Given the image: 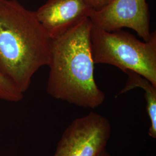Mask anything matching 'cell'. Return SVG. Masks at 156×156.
Here are the masks:
<instances>
[{"label": "cell", "instance_id": "1", "mask_svg": "<svg viewBox=\"0 0 156 156\" xmlns=\"http://www.w3.org/2000/svg\"><path fill=\"white\" fill-rule=\"evenodd\" d=\"M84 17L66 33L51 38L46 91L53 98L84 108L101 105L105 95L95 83L90 33Z\"/></svg>", "mask_w": 156, "mask_h": 156}, {"label": "cell", "instance_id": "2", "mask_svg": "<svg viewBox=\"0 0 156 156\" xmlns=\"http://www.w3.org/2000/svg\"><path fill=\"white\" fill-rule=\"evenodd\" d=\"M50 42L35 11L16 0H0V71L23 93L34 75L48 66Z\"/></svg>", "mask_w": 156, "mask_h": 156}, {"label": "cell", "instance_id": "3", "mask_svg": "<svg viewBox=\"0 0 156 156\" xmlns=\"http://www.w3.org/2000/svg\"><path fill=\"white\" fill-rule=\"evenodd\" d=\"M91 47L95 64H106L138 73L156 86V32L147 42L122 29L107 31L92 26Z\"/></svg>", "mask_w": 156, "mask_h": 156}, {"label": "cell", "instance_id": "4", "mask_svg": "<svg viewBox=\"0 0 156 156\" xmlns=\"http://www.w3.org/2000/svg\"><path fill=\"white\" fill-rule=\"evenodd\" d=\"M111 134L109 119L91 112L74 119L67 127L53 156H97L106 149Z\"/></svg>", "mask_w": 156, "mask_h": 156}, {"label": "cell", "instance_id": "5", "mask_svg": "<svg viewBox=\"0 0 156 156\" xmlns=\"http://www.w3.org/2000/svg\"><path fill=\"white\" fill-rule=\"evenodd\" d=\"M92 26L107 31L131 28L144 40L151 38L149 8L146 0H113L98 11H91Z\"/></svg>", "mask_w": 156, "mask_h": 156}, {"label": "cell", "instance_id": "6", "mask_svg": "<svg viewBox=\"0 0 156 156\" xmlns=\"http://www.w3.org/2000/svg\"><path fill=\"white\" fill-rule=\"evenodd\" d=\"M91 11L84 0H48L35 13L52 38L66 33L84 17H89Z\"/></svg>", "mask_w": 156, "mask_h": 156}, {"label": "cell", "instance_id": "7", "mask_svg": "<svg viewBox=\"0 0 156 156\" xmlns=\"http://www.w3.org/2000/svg\"><path fill=\"white\" fill-rule=\"evenodd\" d=\"M128 76L125 86L117 95L126 93L135 88L140 87L145 91L146 111L151 120L148 134L152 138H156V86L139 73L127 70L124 72Z\"/></svg>", "mask_w": 156, "mask_h": 156}, {"label": "cell", "instance_id": "8", "mask_svg": "<svg viewBox=\"0 0 156 156\" xmlns=\"http://www.w3.org/2000/svg\"><path fill=\"white\" fill-rule=\"evenodd\" d=\"M22 92L0 71V100L17 102L23 98Z\"/></svg>", "mask_w": 156, "mask_h": 156}, {"label": "cell", "instance_id": "9", "mask_svg": "<svg viewBox=\"0 0 156 156\" xmlns=\"http://www.w3.org/2000/svg\"><path fill=\"white\" fill-rule=\"evenodd\" d=\"M113 0H84L86 5L95 11H98L109 5Z\"/></svg>", "mask_w": 156, "mask_h": 156}, {"label": "cell", "instance_id": "10", "mask_svg": "<svg viewBox=\"0 0 156 156\" xmlns=\"http://www.w3.org/2000/svg\"><path fill=\"white\" fill-rule=\"evenodd\" d=\"M97 156H112L107 151L106 149H104L103 151H101L100 153Z\"/></svg>", "mask_w": 156, "mask_h": 156}]
</instances>
